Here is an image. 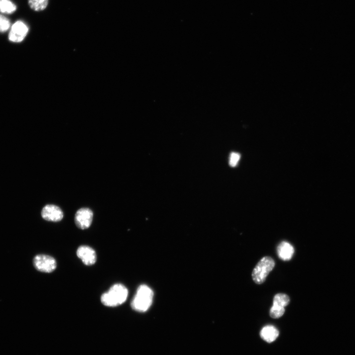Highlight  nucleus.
Masks as SVG:
<instances>
[{"instance_id": "f257e3e1", "label": "nucleus", "mask_w": 355, "mask_h": 355, "mask_svg": "<svg viewBox=\"0 0 355 355\" xmlns=\"http://www.w3.org/2000/svg\"><path fill=\"white\" fill-rule=\"evenodd\" d=\"M128 295L127 288L123 284H113L101 297L102 303L107 307H116L125 302Z\"/></svg>"}, {"instance_id": "f03ea898", "label": "nucleus", "mask_w": 355, "mask_h": 355, "mask_svg": "<svg viewBox=\"0 0 355 355\" xmlns=\"http://www.w3.org/2000/svg\"><path fill=\"white\" fill-rule=\"evenodd\" d=\"M153 292L147 285L142 284L139 286L132 301L131 307L135 311L140 312L146 311L152 304Z\"/></svg>"}, {"instance_id": "7ed1b4c3", "label": "nucleus", "mask_w": 355, "mask_h": 355, "mask_svg": "<svg viewBox=\"0 0 355 355\" xmlns=\"http://www.w3.org/2000/svg\"><path fill=\"white\" fill-rule=\"evenodd\" d=\"M275 263L270 256L262 257L255 265L252 272V279L256 284H260L264 282L267 276L273 270Z\"/></svg>"}, {"instance_id": "20e7f679", "label": "nucleus", "mask_w": 355, "mask_h": 355, "mask_svg": "<svg viewBox=\"0 0 355 355\" xmlns=\"http://www.w3.org/2000/svg\"><path fill=\"white\" fill-rule=\"evenodd\" d=\"M33 264L38 271L44 273L54 271L57 266L55 259L52 256L45 254H38L33 259Z\"/></svg>"}, {"instance_id": "39448f33", "label": "nucleus", "mask_w": 355, "mask_h": 355, "mask_svg": "<svg viewBox=\"0 0 355 355\" xmlns=\"http://www.w3.org/2000/svg\"><path fill=\"white\" fill-rule=\"evenodd\" d=\"M93 213L91 210L82 208L76 212L74 222L77 227L81 229L89 228L92 222Z\"/></svg>"}, {"instance_id": "423d86ee", "label": "nucleus", "mask_w": 355, "mask_h": 355, "mask_svg": "<svg viewBox=\"0 0 355 355\" xmlns=\"http://www.w3.org/2000/svg\"><path fill=\"white\" fill-rule=\"evenodd\" d=\"M28 27L23 22L17 21L11 26L8 36L9 39L14 42L22 41L27 36Z\"/></svg>"}, {"instance_id": "0eeeda50", "label": "nucleus", "mask_w": 355, "mask_h": 355, "mask_svg": "<svg viewBox=\"0 0 355 355\" xmlns=\"http://www.w3.org/2000/svg\"><path fill=\"white\" fill-rule=\"evenodd\" d=\"M42 217L47 221L57 222L63 218V212L57 206L47 205L45 206L41 212Z\"/></svg>"}, {"instance_id": "6e6552de", "label": "nucleus", "mask_w": 355, "mask_h": 355, "mask_svg": "<svg viewBox=\"0 0 355 355\" xmlns=\"http://www.w3.org/2000/svg\"><path fill=\"white\" fill-rule=\"evenodd\" d=\"M76 255L82 262L86 265H91L95 263L97 255L95 251L88 246H81L76 250Z\"/></svg>"}, {"instance_id": "1a4fd4ad", "label": "nucleus", "mask_w": 355, "mask_h": 355, "mask_svg": "<svg viewBox=\"0 0 355 355\" xmlns=\"http://www.w3.org/2000/svg\"><path fill=\"white\" fill-rule=\"evenodd\" d=\"M277 250L279 258L284 261L290 260L294 253L292 246L285 241L280 243Z\"/></svg>"}, {"instance_id": "9d476101", "label": "nucleus", "mask_w": 355, "mask_h": 355, "mask_svg": "<svg viewBox=\"0 0 355 355\" xmlns=\"http://www.w3.org/2000/svg\"><path fill=\"white\" fill-rule=\"evenodd\" d=\"M279 331L273 325L264 326L260 331V336L268 343L274 341L279 336Z\"/></svg>"}, {"instance_id": "9b49d317", "label": "nucleus", "mask_w": 355, "mask_h": 355, "mask_svg": "<svg viewBox=\"0 0 355 355\" xmlns=\"http://www.w3.org/2000/svg\"><path fill=\"white\" fill-rule=\"evenodd\" d=\"M16 10V5L10 0H0V12L10 14Z\"/></svg>"}, {"instance_id": "f8f14e48", "label": "nucleus", "mask_w": 355, "mask_h": 355, "mask_svg": "<svg viewBox=\"0 0 355 355\" xmlns=\"http://www.w3.org/2000/svg\"><path fill=\"white\" fill-rule=\"evenodd\" d=\"M290 302L289 296L284 293H278L273 298V305L281 307L286 306Z\"/></svg>"}, {"instance_id": "ddd939ff", "label": "nucleus", "mask_w": 355, "mask_h": 355, "mask_svg": "<svg viewBox=\"0 0 355 355\" xmlns=\"http://www.w3.org/2000/svg\"><path fill=\"white\" fill-rule=\"evenodd\" d=\"M48 0H28V4L30 8L36 11L43 10L48 5Z\"/></svg>"}, {"instance_id": "4468645a", "label": "nucleus", "mask_w": 355, "mask_h": 355, "mask_svg": "<svg viewBox=\"0 0 355 355\" xmlns=\"http://www.w3.org/2000/svg\"><path fill=\"white\" fill-rule=\"evenodd\" d=\"M284 307H281L273 305L270 310V316L274 319H278L282 317L284 313Z\"/></svg>"}, {"instance_id": "2eb2a0df", "label": "nucleus", "mask_w": 355, "mask_h": 355, "mask_svg": "<svg viewBox=\"0 0 355 355\" xmlns=\"http://www.w3.org/2000/svg\"><path fill=\"white\" fill-rule=\"evenodd\" d=\"M10 23L8 18L0 14V32L7 31L10 28Z\"/></svg>"}, {"instance_id": "dca6fc26", "label": "nucleus", "mask_w": 355, "mask_h": 355, "mask_svg": "<svg viewBox=\"0 0 355 355\" xmlns=\"http://www.w3.org/2000/svg\"><path fill=\"white\" fill-rule=\"evenodd\" d=\"M240 154L237 152H232L229 157V163L230 166L235 167L240 159Z\"/></svg>"}]
</instances>
